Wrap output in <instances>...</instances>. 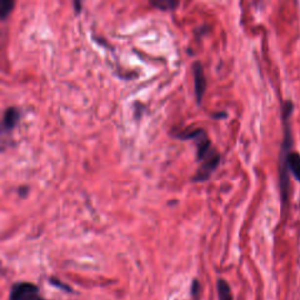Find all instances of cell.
<instances>
[{
	"instance_id": "obj_1",
	"label": "cell",
	"mask_w": 300,
	"mask_h": 300,
	"mask_svg": "<svg viewBox=\"0 0 300 300\" xmlns=\"http://www.w3.org/2000/svg\"><path fill=\"white\" fill-rule=\"evenodd\" d=\"M294 103L286 100L281 106L282 141L278 156V188L280 194L282 209L287 205L290 198V174L300 183V154L293 151L294 139L291 126V116L293 114Z\"/></svg>"
},
{
	"instance_id": "obj_2",
	"label": "cell",
	"mask_w": 300,
	"mask_h": 300,
	"mask_svg": "<svg viewBox=\"0 0 300 300\" xmlns=\"http://www.w3.org/2000/svg\"><path fill=\"white\" fill-rule=\"evenodd\" d=\"M8 300H46L33 282L18 281L11 286Z\"/></svg>"
},
{
	"instance_id": "obj_3",
	"label": "cell",
	"mask_w": 300,
	"mask_h": 300,
	"mask_svg": "<svg viewBox=\"0 0 300 300\" xmlns=\"http://www.w3.org/2000/svg\"><path fill=\"white\" fill-rule=\"evenodd\" d=\"M194 83H195V94H196V99L198 101H200L203 93L205 89V78L203 75L202 67L198 62L194 63Z\"/></svg>"
},
{
	"instance_id": "obj_4",
	"label": "cell",
	"mask_w": 300,
	"mask_h": 300,
	"mask_svg": "<svg viewBox=\"0 0 300 300\" xmlns=\"http://www.w3.org/2000/svg\"><path fill=\"white\" fill-rule=\"evenodd\" d=\"M216 291L218 300H234L231 287L229 282L223 278H218L216 280Z\"/></svg>"
},
{
	"instance_id": "obj_5",
	"label": "cell",
	"mask_w": 300,
	"mask_h": 300,
	"mask_svg": "<svg viewBox=\"0 0 300 300\" xmlns=\"http://www.w3.org/2000/svg\"><path fill=\"white\" fill-rule=\"evenodd\" d=\"M18 110L13 108V107H10V108L5 110L4 118H2V129H4V132L12 129L16 126L17 121H18Z\"/></svg>"
},
{
	"instance_id": "obj_6",
	"label": "cell",
	"mask_w": 300,
	"mask_h": 300,
	"mask_svg": "<svg viewBox=\"0 0 300 300\" xmlns=\"http://www.w3.org/2000/svg\"><path fill=\"white\" fill-rule=\"evenodd\" d=\"M48 282L52 285V286L59 288L61 291H65L67 293H74V290H73L69 285H67L66 282H62L59 278H57V277H49Z\"/></svg>"
},
{
	"instance_id": "obj_7",
	"label": "cell",
	"mask_w": 300,
	"mask_h": 300,
	"mask_svg": "<svg viewBox=\"0 0 300 300\" xmlns=\"http://www.w3.org/2000/svg\"><path fill=\"white\" fill-rule=\"evenodd\" d=\"M200 292H202V287H200V282L197 278H195L191 282L190 286V296L194 300H198L200 296Z\"/></svg>"
},
{
	"instance_id": "obj_8",
	"label": "cell",
	"mask_w": 300,
	"mask_h": 300,
	"mask_svg": "<svg viewBox=\"0 0 300 300\" xmlns=\"http://www.w3.org/2000/svg\"><path fill=\"white\" fill-rule=\"evenodd\" d=\"M12 6H13L12 0H0V16H1L2 19L10 13Z\"/></svg>"
},
{
	"instance_id": "obj_9",
	"label": "cell",
	"mask_w": 300,
	"mask_h": 300,
	"mask_svg": "<svg viewBox=\"0 0 300 300\" xmlns=\"http://www.w3.org/2000/svg\"><path fill=\"white\" fill-rule=\"evenodd\" d=\"M151 5L155 7L162 8V10H170L171 7L176 6V2L164 1V0H157V1H151Z\"/></svg>"
}]
</instances>
